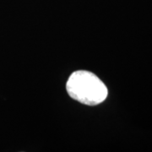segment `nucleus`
Instances as JSON below:
<instances>
[{"label":"nucleus","instance_id":"nucleus-1","mask_svg":"<svg viewBox=\"0 0 152 152\" xmlns=\"http://www.w3.org/2000/svg\"><path fill=\"white\" fill-rule=\"evenodd\" d=\"M66 89L71 98L88 106L102 103L107 96V88L97 76L91 72L79 70L69 78Z\"/></svg>","mask_w":152,"mask_h":152}]
</instances>
